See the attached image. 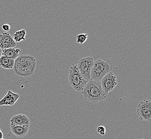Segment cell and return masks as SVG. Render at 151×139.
I'll return each mask as SVG.
<instances>
[{
  "label": "cell",
  "instance_id": "cell-10",
  "mask_svg": "<svg viewBox=\"0 0 151 139\" xmlns=\"http://www.w3.org/2000/svg\"><path fill=\"white\" fill-rule=\"evenodd\" d=\"M10 125L12 126H30V120L29 117L21 113L13 116L10 119Z\"/></svg>",
  "mask_w": 151,
  "mask_h": 139
},
{
  "label": "cell",
  "instance_id": "cell-3",
  "mask_svg": "<svg viewBox=\"0 0 151 139\" xmlns=\"http://www.w3.org/2000/svg\"><path fill=\"white\" fill-rule=\"evenodd\" d=\"M112 65L108 61L98 59L94 62L91 71V79L100 81L108 73L111 71Z\"/></svg>",
  "mask_w": 151,
  "mask_h": 139
},
{
  "label": "cell",
  "instance_id": "cell-17",
  "mask_svg": "<svg viewBox=\"0 0 151 139\" xmlns=\"http://www.w3.org/2000/svg\"><path fill=\"white\" fill-rule=\"evenodd\" d=\"M2 28L5 32H9V30L10 29V26L8 24H4L2 26Z\"/></svg>",
  "mask_w": 151,
  "mask_h": 139
},
{
  "label": "cell",
  "instance_id": "cell-2",
  "mask_svg": "<svg viewBox=\"0 0 151 139\" xmlns=\"http://www.w3.org/2000/svg\"><path fill=\"white\" fill-rule=\"evenodd\" d=\"M81 93L85 99L92 103H96L104 100L108 95L102 89L100 81L93 80L87 82Z\"/></svg>",
  "mask_w": 151,
  "mask_h": 139
},
{
  "label": "cell",
  "instance_id": "cell-12",
  "mask_svg": "<svg viewBox=\"0 0 151 139\" xmlns=\"http://www.w3.org/2000/svg\"><path fill=\"white\" fill-rule=\"evenodd\" d=\"M2 52L3 56L15 60L19 56V53L22 52V50L19 48H11L2 50Z\"/></svg>",
  "mask_w": 151,
  "mask_h": 139
},
{
  "label": "cell",
  "instance_id": "cell-8",
  "mask_svg": "<svg viewBox=\"0 0 151 139\" xmlns=\"http://www.w3.org/2000/svg\"><path fill=\"white\" fill-rule=\"evenodd\" d=\"M16 42L14 40L12 37L8 32H3L0 34V48L6 49L8 48H15Z\"/></svg>",
  "mask_w": 151,
  "mask_h": 139
},
{
  "label": "cell",
  "instance_id": "cell-19",
  "mask_svg": "<svg viewBox=\"0 0 151 139\" xmlns=\"http://www.w3.org/2000/svg\"><path fill=\"white\" fill-rule=\"evenodd\" d=\"M3 55V52H2V49L0 48V57Z\"/></svg>",
  "mask_w": 151,
  "mask_h": 139
},
{
  "label": "cell",
  "instance_id": "cell-20",
  "mask_svg": "<svg viewBox=\"0 0 151 139\" xmlns=\"http://www.w3.org/2000/svg\"><path fill=\"white\" fill-rule=\"evenodd\" d=\"M3 139V138H2V139Z\"/></svg>",
  "mask_w": 151,
  "mask_h": 139
},
{
  "label": "cell",
  "instance_id": "cell-1",
  "mask_svg": "<svg viewBox=\"0 0 151 139\" xmlns=\"http://www.w3.org/2000/svg\"><path fill=\"white\" fill-rule=\"evenodd\" d=\"M37 67L36 59L33 56L22 55L15 59L14 70L16 75L27 78L33 75Z\"/></svg>",
  "mask_w": 151,
  "mask_h": 139
},
{
  "label": "cell",
  "instance_id": "cell-11",
  "mask_svg": "<svg viewBox=\"0 0 151 139\" xmlns=\"http://www.w3.org/2000/svg\"><path fill=\"white\" fill-rule=\"evenodd\" d=\"M29 127L25 126H12L10 125V129L14 135L19 138L26 136L29 130Z\"/></svg>",
  "mask_w": 151,
  "mask_h": 139
},
{
  "label": "cell",
  "instance_id": "cell-7",
  "mask_svg": "<svg viewBox=\"0 0 151 139\" xmlns=\"http://www.w3.org/2000/svg\"><path fill=\"white\" fill-rule=\"evenodd\" d=\"M102 88L106 94H108L117 85L118 82L116 75L112 71L108 73L100 81Z\"/></svg>",
  "mask_w": 151,
  "mask_h": 139
},
{
  "label": "cell",
  "instance_id": "cell-15",
  "mask_svg": "<svg viewBox=\"0 0 151 139\" xmlns=\"http://www.w3.org/2000/svg\"><path fill=\"white\" fill-rule=\"evenodd\" d=\"M88 39V35L86 33H81L77 35L76 42L77 44H84Z\"/></svg>",
  "mask_w": 151,
  "mask_h": 139
},
{
  "label": "cell",
  "instance_id": "cell-21",
  "mask_svg": "<svg viewBox=\"0 0 151 139\" xmlns=\"http://www.w3.org/2000/svg\"><path fill=\"white\" fill-rule=\"evenodd\" d=\"M0 130H1V129H0Z\"/></svg>",
  "mask_w": 151,
  "mask_h": 139
},
{
  "label": "cell",
  "instance_id": "cell-13",
  "mask_svg": "<svg viewBox=\"0 0 151 139\" xmlns=\"http://www.w3.org/2000/svg\"><path fill=\"white\" fill-rule=\"evenodd\" d=\"M15 60L8 58L2 55L0 57V67L4 69H12L14 67Z\"/></svg>",
  "mask_w": 151,
  "mask_h": 139
},
{
  "label": "cell",
  "instance_id": "cell-9",
  "mask_svg": "<svg viewBox=\"0 0 151 139\" xmlns=\"http://www.w3.org/2000/svg\"><path fill=\"white\" fill-rule=\"evenodd\" d=\"M19 97L20 95L18 94L14 93L12 90H8L6 95L0 100V106H13Z\"/></svg>",
  "mask_w": 151,
  "mask_h": 139
},
{
  "label": "cell",
  "instance_id": "cell-4",
  "mask_svg": "<svg viewBox=\"0 0 151 139\" xmlns=\"http://www.w3.org/2000/svg\"><path fill=\"white\" fill-rule=\"evenodd\" d=\"M68 80L70 85L77 92H81L88 82L81 75L77 65L74 64L69 69Z\"/></svg>",
  "mask_w": 151,
  "mask_h": 139
},
{
  "label": "cell",
  "instance_id": "cell-5",
  "mask_svg": "<svg viewBox=\"0 0 151 139\" xmlns=\"http://www.w3.org/2000/svg\"><path fill=\"white\" fill-rule=\"evenodd\" d=\"M94 60L92 57H85L81 58L77 65L79 72L83 77L87 81L91 79V71L94 64Z\"/></svg>",
  "mask_w": 151,
  "mask_h": 139
},
{
  "label": "cell",
  "instance_id": "cell-16",
  "mask_svg": "<svg viewBox=\"0 0 151 139\" xmlns=\"http://www.w3.org/2000/svg\"><path fill=\"white\" fill-rule=\"evenodd\" d=\"M97 132L101 135H104L106 134V128L103 126H99L97 128Z\"/></svg>",
  "mask_w": 151,
  "mask_h": 139
},
{
  "label": "cell",
  "instance_id": "cell-18",
  "mask_svg": "<svg viewBox=\"0 0 151 139\" xmlns=\"http://www.w3.org/2000/svg\"><path fill=\"white\" fill-rule=\"evenodd\" d=\"M3 137V133L1 130H0V139H2Z\"/></svg>",
  "mask_w": 151,
  "mask_h": 139
},
{
  "label": "cell",
  "instance_id": "cell-6",
  "mask_svg": "<svg viewBox=\"0 0 151 139\" xmlns=\"http://www.w3.org/2000/svg\"><path fill=\"white\" fill-rule=\"evenodd\" d=\"M137 114L140 120L151 122V102L148 100L140 102L137 107Z\"/></svg>",
  "mask_w": 151,
  "mask_h": 139
},
{
  "label": "cell",
  "instance_id": "cell-14",
  "mask_svg": "<svg viewBox=\"0 0 151 139\" xmlns=\"http://www.w3.org/2000/svg\"><path fill=\"white\" fill-rule=\"evenodd\" d=\"M26 31L25 29H22L15 32L13 35V39L16 42H20L25 40Z\"/></svg>",
  "mask_w": 151,
  "mask_h": 139
}]
</instances>
